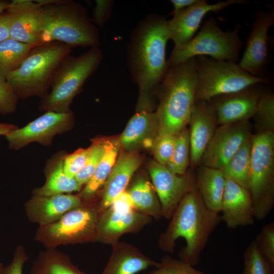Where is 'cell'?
Returning a JSON list of instances; mask_svg holds the SVG:
<instances>
[{
    "label": "cell",
    "instance_id": "52a82bcc",
    "mask_svg": "<svg viewBox=\"0 0 274 274\" xmlns=\"http://www.w3.org/2000/svg\"><path fill=\"white\" fill-rule=\"evenodd\" d=\"M197 86L195 100L212 98L268 83V79L253 76L242 69L236 62L214 59L204 56L195 57Z\"/></svg>",
    "mask_w": 274,
    "mask_h": 274
},
{
    "label": "cell",
    "instance_id": "2e32d148",
    "mask_svg": "<svg viewBox=\"0 0 274 274\" xmlns=\"http://www.w3.org/2000/svg\"><path fill=\"white\" fill-rule=\"evenodd\" d=\"M243 0H228L210 4L204 0H199L196 4L182 10L167 20L169 39L178 48L189 42L196 35L204 16L210 12H217L232 5L244 4Z\"/></svg>",
    "mask_w": 274,
    "mask_h": 274
},
{
    "label": "cell",
    "instance_id": "60d3db41",
    "mask_svg": "<svg viewBox=\"0 0 274 274\" xmlns=\"http://www.w3.org/2000/svg\"><path fill=\"white\" fill-rule=\"evenodd\" d=\"M112 0H96L92 11L91 20L97 26L102 27L111 18L113 8Z\"/></svg>",
    "mask_w": 274,
    "mask_h": 274
},
{
    "label": "cell",
    "instance_id": "44dd1931",
    "mask_svg": "<svg viewBox=\"0 0 274 274\" xmlns=\"http://www.w3.org/2000/svg\"><path fill=\"white\" fill-rule=\"evenodd\" d=\"M220 213L221 219L228 228L252 225L255 217L249 189L226 180Z\"/></svg>",
    "mask_w": 274,
    "mask_h": 274
},
{
    "label": "cell",
    "instance_id": "d6986e66",
    "mask_svg": "<svg viewBox=\"0 0 274 274\" xmlns=\"http://www.w3.org/2000/svg\"><path fill=\"white\" fill-rule=\"evenodd\" d=\"M78 195L71 193L48 196L32 195L24 204L29 221L47 225L60 219L66 212L83 203Z\"/></svg>",
    "mask_w": 274,
    "mask_h": 274
},
{
    "label": "cell",
    "instance_id": "7bdbcfd3",
    "mask_svg": "<svg viewBox=\"0 0 274 274\" xmlns=\"http://www.w3.org/2000/svg\"><path fill=\"white\" fill-rule=\"evenodd\" d=\"M109 208L121 214L127 213L134 210L130 196L126 191L117 196Z\"/></svg>",
    "mask_w": 274,
    "mask_h": 274
},
{
    "label": "cell",
    "instance_id": "7c38bea8",
    "mask_svg": "<svg viewBox=\"0 0 274 274\" xmlns=\"http://www.w3.org/2000/svg\"><path fill=\"white\" fill-rule=\"evenodd\" d=\"M149 170L160 203L162 217L169 219L184 196L197 188L195 177L178 175L157 161L151 162Z\"/></svg>",
    "mask_w": 274,
    "mask_h": 274
},
{
    "label": "cell",
    "instance_id": "d6a6232c",
    "mask_svg": "<svg viewBox=\"0 0 274 274\" xmlns=\"http://www.w3.org/2000/svg\"><path fill=\"white\" fill-rule=\"evenodd\" d=\"M242 274H274V266L262 256L254 241L244 253Z\"/></svg>",
    "mask_w": 274,
    "mask_h": 274
},
{
    "label": "cell",
    "instance_id": "9a60e30c",
    "mask_svg": "<svg viewBox=\"0 0 274 274\" xmlns=\"http://www.w3.org/2000/svg\"><path fill=\"white\" fill-rule=\"evenodd\" d=\"M274 24V10H258L246 43L239 66L250 75L261 77L269 59L268 32Z\"/></svg>",
    "mask_w": 274,
    "mask_h": 274
},
{
    "label": "cell",
    "instance_id": "ba28073f",
    "mask_svg": "<svg viewBox=\"0 0 274 274\" xmlns=\"http://www.w3.org/2000/svg\"><path fill=\"white\" fill-rule=\"evenodd\" d=\"M255 219H264L274 205V133L259 131L252 136L249 186Z\"/></svg>",
    "mask_w": 274,
    "mask_h": 274
},
{
    "label": "cell",
    "instance_id": "5b68a950",
    "mask_svg": "<svg viewBox=\"0 0 274 274\" xmlns=\"http://www.w3.org/2000/svg\"><path fill=\"white\" fill-rule=\"evenodd\" d=\"M71 52V47L59 42L33 47L20 66L6 80L18 99L45 97L55 73Z\"/></svg>",
    "mask_w": 274,
    "mask_h": 274
},
{
    "label": "cell",
    "instance_id": "ee69618b",
    "mask_svg": "<svg viewBox=\"0 0 274 274\" xmlns=\"http://www.w3.org/2000/svg\"><path fill=\"white\" fill-rule=\"evenodd\" d=\"M10 18L6 13L0 16V43L10 38Z\"/></svg>",
    "mask_w": 274,
    "mask_h": 274
},
{
    "label": "cell",
    "instance_id": "7402d4cb",
    "mask_svg": "<svg viewBox=\"0 0 274 274\" xmlns=\"http://www.w3.org/2000/svg\"><path fill=\"white\" fill-rule=\"evenodd\" d=\"M112 252L101 274H136L158 263L131 244L117 242L112 245Z\"/></svg>",
    "mask_w": 274,
    "mask_h": 274
},
{
    "label": "cell",
    "instance_id": "8fae6325",
    "mask_svg": "<svg viewBox=\"0 0 274 274\" xmlns=\"http://www.w3.org/2000/svg\"><path fill=\"white\" fill-rule=\"evenodd\" d=\"M73 120L71 110L64 113L45 112L25 126L17 128L5 136L10 149L18 150L33 142L48 146L55 135L71 128Z\"/></svg>",
    "mask_w": 274,
    "mask_h": 274
},
{
    "label": "cell",
    "instance_id": "6da1fadb",
    "mask_svg": "<svg viewBox=\"0 0 274 274\" xmlns=\"http://www.w3.org/2000/svg\"><path fill=\"white\" fill-rule=\"evenodd\" d=\"M166 19L150 14L132 30L127 45V64L132 79L140 89V110H148L151 96L168 66L166 59L169 39Z\"/></svg>",
    "mask_w": 274,
    "mask_h": 274
},
{
    "label": "cell",
    "instance_id": "ab89813d",
    "mask_svg": "<svg viewBox=\"0 0 274 274\" xmlns=\"http://www.w3.org/2000/svg\"><path fill=\"white\" fill-rule=\"evenodd\" d=\"M18 100L7 81L0 79V114L5 115L14 112Z\"/></svg>",
    "mask_w": 274,
    "mask_h": 274
},
{
    "label": "cell",
    "instance_id": "1f68e13d",
    "mask_svg": "<svg viewBox=\"0 0 274 274\" xmlns=\"http://www.w3.org/2000/svg\"><path fill=\"white\" fill-rule=\"evenodd\" d=\"M189 129L185 128L176 134L174 151L166 166L174 173L184 175L189 165Z\"/></svg>",
    "mask_w": 274,
    "mask_h": 274
},
{
    "label": "cell",
    "instance_id": "ffe728a7",
    "mask_svg": "<svg viewBox=\"0 0 274 274\" xmlns=\"http://www.w3.org/2000/svg\"><path fill=\"white\" fill-rule=\"evenodd\" d=\"M151 219L135 210L121 214L108 208L99 215L96 241L112 245L118 242L123 234L140 231L151 222Z\"/></svg>",
    "mask_w": 274,
    "mask_h": 274
},
{
    "label": "cell",
    "instance_id": "8992f818",
    "mask_svg": "<svg viewBox=\"0 0 274 274\" xmlns=\"http://www.w3.org/2000/svg\"><path fill=\"white\" fill-rule=\"evenodd\" d=\"M104 57L99 47L89 48L77 56L71 54L62 62L55 73L51 91L41 99L39 110L42 112H67L74 98L86 80L97 69Z\"/></svg>",
    "mask_w": 274,
    "mask_h": 274
},
{
    "label": "cell",
    "instance_id": "f546056e",
    "mask_svg": "<svg viewBox=\"0 0 274 274\" xmlns=\"http://www.w3.org/2000/svg\"><path fill=\"white\" fill-rule=\"evenodd\" d=\"M252 135L248 138L221 171L226 180L249 189Z\"/></svg>",
    "mask_w": 274,
    "mask_h": 274
},
{
    "label": "cell",
    "instance_id": "8d00e7d4",
    "mask_svg": "<svg viewBox=\"0 0 274 274\" xmlns=\"http://www.w3.org/2000/svg\"><path fill=\"white\" fill-rule=\"evenodd\" d=\"M254 241L262 256L274 266V223L263 226Z\"/></svg>",
    "mask_w": 274,
    "mask_h": 274
},
{
    "label": "cell",
    "instance_id": "d4e9b609",
    "mask_svg": "<svg viewBox=\"0 0 274 274\" xmlns=\"http://www.w3.org/2000/svg\"><path fill=\"white\" fill-rule=\"evenodd\" d=\"M197 189L206 206L220 213L226 181L220 169L201 166L195 176Z\"/></svg>",
    "mask_w": 274,
    "mask_h": 274
},
{
    "label": "cell",
    "instance_id": "f35d334b",
    "mask_svg": "<svg viewBox=\"0 0 274 274\" xmlns=\"http://www.w3.org/2000/svg\"><path fill=\"white\" fill-rule=\"evenodd\" d=\"M89 148L79 149L74 152L66 154L63 161L64 171L69 178H75L83 167L87 158Z\"/></svg>",
    "mask_w": 274,
    "mask_h": 274
},
{
    "label": "cell",
    "instance_id": "4316f807",
    "mask_svg": "<svg viewBox=\"0 0 274 274\" xmlns=\"http://www.w3.org/2000/svg\"><path fill=\"white\" fill-rule=\"evenodd\" d=\"M30 274H86L75 265L68 255L55 248L39 253L32 262Z\"/></svg>",
    "mask_w": 274,
    "mask_h": 274
},
{
    "label": "cell",
    "instance_id": "4dcf8cb0",
    "mask_svg": "<svg viewBox=\"0 0 274 274\" xmlns=\"http://www.w3.org/2000/svg\"><path fill=\"white\" fill-rule=\"evenodd\" d=\"M35 46L9 38L0 43V79L9 76L21 65Z\"/></svg>",
    "mask_w": 274,
    "mask_h": 274
},
{
    "label": "cell",
    "instance_id": "9c48e42d",
    "mask_svg": "<svg viewBox=\"0 0 274 274\" xmlns=\"http://www.w3.org/2000/svg\"><path fill=\"white\" fill-rule=\"evenodd\" d=\"M240 27L238 25L232 30L224 31L216 20L210 17L189 42L182 46L174 47L167 59L168 67L201 56L236 62L242 45L238 36Z\"/></svg>",
    "mask_w": 274,
    "mask_h": 274
},
{
    "label": "cell",
    "instance_id": "5bb4252c",
    "mask_svg": "<svg viewBox=\"0 0 274 274\" xmlns=\"http://www.w3.org/2000/svg\"><path fill=\"white\" fill-rule=\"evenodd\" d=\"M6 12L10 18V38L33 46L45 43L38 0H13Z\"/></svg>",
    "mask_w": 274,
    "mask_h": 274
},
{
    "label": "cell",
    "instance_id": "bcb514c9",
    "mask_svg": "<svg viewBox=\"0 0 274 274\" xmlns=\"http://www.w3.org/2000/svg\"><path fill=\"white\" fill-rule=\"evenodd\" d=\"M18 128L17 126L14 124L0 123V135L6 136Z\"/></svg>",
    "mask_w": 274,
    "mask_h": 274
},
{
    "label": "cell",
    "instance_id": "7dc6e473",
    "mask_svg": "<svg viewBox=\"0 0 274 274\" xmlns=\"http://www.w3.org/2000/svg\"><path fill=\"white\" fill-rule=\"evenodd\" d=\"M10 2L0 0V16L8 9Z\"/></svg>",
    "mask_w": 274,
    "mask_h": 274
},
{
    "label": "cell",
    "instance_id": "ac0fdd59",
    "mask_svg": "<svg viewBox=\"0 0 274 274\" xmlns=\"http://www.w3.org/2000/svg\"><path fill=\"white\" fill-rule=\"evenodd\" d=\"M189 124L190 158L196 166L217 127L216 112L210 101H196Z\"/></svg>",
    "mask_w": 274,
    "mask_h": 274
},
{
    "label": "cell",
    "instance_id": "f6af8a7d",
    "mask_svg": "<svg viewBox=\"0 0 274 274\" xmlns=\"http://www.w3.org/2000/svg\"><path fill=\"white\" fill-rule=\"evenodd\" d=\"M199 1V0H170V2L174 8L171 14L174 15L182 10L196 4Z\"/></svg>",
    "mask_w": 274,
    "mask_h": 274
},
{
    "label": "cell",
    "instance_id": "3957f363",
    "mask_svg": "<svg viewBox=\"0 0 274 274\" xmlns=\"http://www.w3.org/2000/svg\"><path fill=\"white\" fill-rule=\"evenodd\" d=\"M196 86L195 58L168 67L156 89L160 92L155 113L157 135L176 134L186 128L196 102Z\"/></svg>",
    "mask_w": 274,
    "mask_h": 274
},
{
    "label": "cell",
    "instance_id": "d590c367",
    "mask_svg": "<svg viewBox=\"0 0 274 274\" xmlns=\"http://www.w3.org/2000/svg\"><path fill=\"white\" fill-rule=\"evenodd\" d=\"M147 274H204L180 259L167 255L162 258L155 268Z\"/></svg>",
    "mask_w": 274,
    "mask_h": 274
},
{
    "label": "cell",
    "instance_id": "603a6c76",
    "mask_svg": "<svg viewBox=\"0 0 274 274\" xmlns=\"http://www.w3.org/2000/svg\"><path fill=\"white\" fill-rule=\"evenodd\" d=\"M141 162L140 158L133 153L124 154L116 160L104 185L102 196L98 205L100 213L108 209L114 199L125 191Z\"/></svg>",
    "mask_w": 274,
    "mask_h": 274
},
{
    "label": "cell",
    "instance_id": "30bf717a",
    "mask_svg": "<svg viewBox=\"0 0 274 274\" xmlns=\"http://www.w3.org/2000/svg\"><path fill=\"white\" fill-rule=\"evenodd\" d=\"M98 205L84 202L51 223L39 225L35 239L47 249L96 241Z\"/></svg>",
    "mask_w": 274,
    "mask_h": 274
},
{
    "label": "cell",
    "instance_id": "83f0119b",
    "mask_svg": "<svg viewBox=\"0 0 274 274\" xmlns=\"http://www.w3.org/2000/svg\"><path fill=\"white\" fill-rule=\"evenodd\" d=\"M120 148L118 141H107L106 150L93 176L78 195L83 202H88L104 185L114 164Z\"/></svg>",
    "mask_w": 274,
    "mask_h": 274
},
{
    "label": "cell",
    "instance_id": "836d02e7",
    "mask_svg": "<svg viewBox=\"0 0 274 274\" xmlns=\"http://www.w3.org/2000/svg\"><path fill=\"white\" fill-rule=\"evenodd\" d=\"M107 144V141H95L89 147V152L85 165L75 177L81 186L86 184L93 176L105 153Z\"/></svg>",
    "mask_w": 274,
    "mask_h": 274
},
{
    "label": "cell",
    "instance_id": "c3c4849f",
    "mask_svg": "<svg viewBox=\"0 0 274 274\" xmlns=\"http://www.w3.org/2000/svg\"><path fill=\"white\" fill-rule=\"evenodd\" d=\"M4 264L2 262H0V274H2L3 269L4 268Z\"/></svg>",
    "mask_w": 274,
    "mask_h": 274
},
{
    "label": "cell",
    "instance_id": "f1b7e54d",
    "mask_svg": "<svg viewBox=\"0 0 274 274\" xmlns=\"http://www.w3.org/2000/svg\"><path fill=\"white\" fill-rule=\"evenodd\" d=\"M134 210L151 218L162 217L160 201L153 186L146 179L139 178L128 191Z\"/></svg>",
    "mask_w": 274,
    "mask_h": 274
},
{
    "label": "cell",
    "instance_id": "484cf974",
    "mask_svg": "<svg viewBox=\"0 0 274 274\" xmlns=\"http://www.w3.org/2000/svg\"><path fill=\"white\" fill-rule=\"evenodd\" d=\"M158 123L156 113L141 110L129 121L120 137V143L126 149L136 147L152 133L158 132Z\"/></svg>",
    "mask_w": 274,
    "mask_h": 274
},
{
    "label": "cell",
    "instance_id": "7a4b0ae2",
    "mask_svg": "<svg viewBox=\"0 0 274 274\" xmlns=\"http://www.w3.org/2000/svg\"><path fill=\"white\" fill-rule=\"evenodd\" d=\"M170 219L159 237V248L173 253L177 240L183 238L186 245L179 252V259L195 266L200 260L210 235L222 221L221 215L206 206L195 188L184 196Z\"/></svg>",
    "mask_w": 274,
    "mask_h": 274
},
{
    "label": "cell",
    "instance_id": "e575fe53",
    "mask_svg": "<svg viewBox=\"0 0 274 274\" xmlns=\"http://www.w3.org/2000/svg\"><path fill=\"white\" fill-rule=\"evenodd\" d=\"M253 117L260 127V131L274 130V95L271 92L262 93Z\"/></svg>",
    "mask_w": 274,
    "mask_h": 274
},
{
    "label": "cell",
    "instance_id": "e0dca14e",
    "mask_svg": "<svg viewBox=\"0 0 274 274\" xmlns=\"http://www.w3.org/2000/svg\"><path fill=\"white\" fill-rule=\"evenodd\" d=\"M258 85L236 92L218 96L209 100L216 111L218 124L221 125L246 121L253 117L263 93L257 88Z\"/></svg>",
    "mask_w": 274,
    "mask_h": 274
},
{
    "label": "cell",
    "instance_id": "4fadbf2b",
    "mask_svg": "<svg viewBox=\"0 0 274 274\" xmlns=\"http://www.w3.org/2000/svg\"><path fill=\"white\" fill-rule=\"evenodd\" d=\"M252 135L248 120L217 127L202 156L203 166L221 169Z\"/></svg>",
    "mask_w": 274,
    "mask_h": 274
},
{
    "label": "cell",
    "instance_id": "74e56055",
    "mask_svg": "<svg viewBox=\"0 0 274 274\" xmlns=\"http://www.w3.org/2000/svg\"><path fill=\"white\" fill-rule=\"evenodd\" d=\"M176 134L157 135L153 143V151L157 162L166 165L175 147Z\"/></svg>",
    "mask_w": 274,
    "mask_h": 274
},
{
    "label": "cell",
    "instance_id": "cb8c5ba5",
    "mask_svg": "<svg viewBox=\"0 0 274 274\" xmlns=\"http://www.w3.org/2000/svg\"><path fill=\"white\" fill-rule=\"evenodd\" d=\"M66 154L64 151H59L48 160L44 169L45 183L41 187L34 189L32 195L67 194L81 189L82 186L75 178H69L64 173L63 161Z\"/></svg>",
    "mask_w": 274,
    "mask_h": 274
},
{
    "label": "cell",
    "instance_id": "277c9868",
    "mask_svg": "<svg viewBox=\"0 0 274 274\" xmlns=\"http://www.w3.org/2000/svg\"><path fill=\"white\" fill-rule=\"evenodd\" d=\"M44 43L59 42L70 47H99L98 27L87 10L72 0H38Z\"/></svg>",
    "mask_w": 274,
    "mask_h": 274
},
{
    "label": "cell",
    "instance_id": "b9f144b4",
    "mask_svg": "<svg viewBox=\"0 0 274 274\" xmlns=\"http://www.w3.org/2000/svg\"><path fill=\"white\" fill-rule=\"evenodd\" d=\"M28 259L23 246L18 245L15 250L12 261L6 267H4L2 274H22L23 265Z\"/></svg>",
    "mask_w": 274,
    "mask_h": 274
}]
</instances>
